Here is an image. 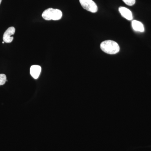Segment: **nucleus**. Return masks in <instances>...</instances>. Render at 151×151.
<instances>
[{
    "mask_svg": "<svg viewBox=\"0 0 151 151\" xmlns=\"http://www.w3.org/2000/svg\"><path fill=\"white\" fill-rule=\"evenodd\" d=\"M100 48L105 53L108 54H116L120 51V47L114 41L107 40L100 44Z\"/></svg>",
    "mask_w": 151,
    "mask_h": 151,
    "instance_id": "1",
    "label": "nucleus"
},
{
    "mask_svg": "<svg viewBox=\"0 0 151 151\" xmlns=\"http://www.w3.org/2000/svg\"><path fill=\"white\" fill-rule=\"evenodd\" d=\"M42 16L46 20H58L62 18V12L58 9L49 8L44 11Z\"/></svg>",
    "mask_w": 151,
    "mask_h": 151,
    "instance_id": "2",
    "label": "nucleus"
},
{
    "mask_svg": "<svg viewBox=\"0 0 151 151\" xmlns=\"http://www.w3.org/2000/svg\"><path fill=\"white\" fill-rule=\"evenodd\" d=\"M82 7L92 13L97 12L98 7L97 4L92 0H79Z\"/></svg>",
    "mask_w": 151,
    "mask_h": 151,
    "instance_id": "3",
    "label": "nucleus"
},
{
    "mask_svg": "<svg viewBox=\"0 0 151 151\" xmlns=\"http://www.w3.org/2000/svg\"><path fill=\"white\" fill-rule=\"evenodd\" d=\"M15 29L13 27H9L3 35V40L6 43H11L14 39V37L11 36L14 34Z\"/></svg>",
    "mask_w": 151,
    "mask_h": 151,
    "instance_id": "4",
    "label": "nucleus"
},
{
    "mask_svg": "<svg viewBox=\"0 0 151 151\" xmlns=\"http://www.w3.org/2000/svg\"><path fill=\"white\" fill-rule=\"evenodd\" d=\"M119 12L122 16L128 20H132L133 19V15L132 12L129 9L124 7H120L119 8Z\"/></svg>",
    "mask_w": 151,
    "mask_h": 151,
    "instance_id": "5",
    "label": "nucleus"
},
{
    "mask_svg": "<svg viewBox=\"0 0 151 151\" xmlns=\"http://www.w3.org/2000/svg\"><path fill=\"white\" fill-rule=\"evenodd\" d=\"M41 71V67L40 65H33L30 67V73L32 76L35 78L37 79L40 75Z\"/></svg>",
    "mask_w": 151,
    "mask_h": 151,
    "instance_id": "6",
    "label": "nucleus"
},
{
    "mask_svg": "<svg viewBox=\"0 0 151 151\" xmlns=\"http://www.w3.org/2000/svg\"><path fill=\"white\" fill-rule=\"evenodd\" d=\"M132 26L133 29L137 32H144L145 28L144 25L141 22L137 20H133L132 22Z\"/></svg>",
    "mask_w": 151,
    "mask_h": 151,
    "instance_id": "7",
    "label": "nucleus"
},
{
    "mask_svg": "<svg viewBox=\"0 0 151 151\" xmlns=\"http://www.w3.org/2000/svg\"><path fill=\"white\" fill-rule=\"evenodd\" d=\"M6 80V76L5 74H0V86L5 84Z\"/></svg>",
    "mask_w": 151,
    "mask_h": 151,
    "instance_id": "8",
    "label": "nucleus"
},
{
    "mask_svg": "<svg viewBox=\"0 0 151 151\" xmlns=\"http://www.w3.org/2000/svg\"><path fill=\"white\" fill-rule=\"evenodd\" d=\"M126 4L129 6H132L135 4L136 0H122Z\"/></svg>",
    "mask_w": 151,
    "mask_h": 151,
    "instance_id": "9",
    "label": "nucleus"
},
{
    "mask_svg": "<svg viewBox=\"0 0 151 151\" xmlns=\"http://www.w3.org/2000/svg\"><path fill=\"white\" fill-rule=\"evenodd\" d=\"M2 0H0V4H1V3Z\"/></svg>",
    "mask_w": 151,
    "mask_h": 151,
    "instance_id": "10",
    "label": "nucleus"
},
{
    "mask_svg": "<svg viewBox=\"0 0 151 151\" xmlns=\"http://www.w3.org/2000/svg\"><path fill=\"white\" fill-rule=\"evenodd\" d=\"M4 42H4H4H3L2 43H4Z\"/></svg>",
    "mask_w": 151,
    "mask_h": 151,
    "instance_id": "11",
    "label": "nucleus"
}]
</instances>
